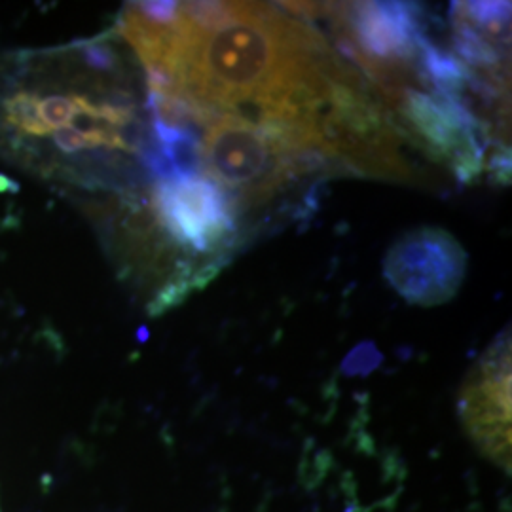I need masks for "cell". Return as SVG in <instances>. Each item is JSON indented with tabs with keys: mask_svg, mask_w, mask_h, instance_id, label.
Listing matches in <instances>:
<instances>
[{
	"mask_svg": "<svg viewBox=\"0 0 512 512\" xmlns=\"http://www.w3.org/2000/svg\"><path fill=\"white\" fill-rule=\"evenodd\" d=\"M154 112L109 38L0 55V156L92 190L145 183Z\"/></svg>",
	"mask_w": 512,
	"mask_h": 512,
	"instance_id": "cell-1",
	"label": "cell"
},
{
	"mask_svg": "<svg viewBox=\"0 0 512 512\" xmlns=\"http://www.w3.org/2000/svg\"><path fill=\"white\" fill-rule=\"evenodd\" d=\"M202 171L226 190L239 211L274 198L289 177L274 139L236 114H219L200 139Z\"/></svg>",
	"mask_w": 512,
	"mask_h": 512,
	"instance_id": "cell-2",
	"label": "cell"
},
{
	"mask_svg": "<svg viewBox=\"0 0 512 512\" xmlns=\"http://www.w3.org/2000/svg\"><path fill=\"white\" fill-rule=\"evenodd\" d=\"M238 205L205 175L156 179L152 217L171 243L192 253H217L236 236Z\"/></svg>",
	"mask_w": 512,
	"mask_h": 512,
	"instance_id": "cell-3",
	"label": "cell"
},
{
	"mask_svg": "<svg viewBox=\"0 0 512 512\" xmlns=\"http://www.w3.org/2000/svg\"><path fill=\"white\" fill-rule=\"evenodd\" d=\"M467 272V253L442 228L421 226L397 239L384 260L389 285L406 302L439 306L452 300Z\"/></svg>",
	"mask_w": 512,
	"mask_h": 512,
	"instance_id": "cell-4",
	"label": "cell"
},
{
	"mask_svg": "<svg viewBox=\"0 0 512 512\" xmlns=\"http://www.w3.org/2000/svg\"><path fill=\"white\" fill-rule=\"evenodd\" d=\"M461 412L476 442L490 456L507 463L509 456V423H511V372L509 344H499L480 366L473 384L465 387Z\"/></svg>",
	"mask_w": 512,
	"mask_h": 512,
	"instance_id": "cell-5",
	"label": "cell"
},
{
	"mask_svg": "<svg viewBox=\"0 0 512 512\" xmlns=\"http://www.w3.org/2000/svg\"><path fill=\"white\" fill-rule=\"evenodd\" d=\"M452 21H454V42L459 57H463L471 67H478L484 71H494L501 61V54L497 46L492 44L484 35H480L475 27L463 18L452 4Z\"/></svg>",
	"mask_w": 512,
	"mask_h": 512,
	"instance_id": "cell-6",
	"label": "cell"
},
{
	"mask_svg": "<svg viewBox=\"0 0 512 512\" xmlns=\"http://www.w3.org/2000/svg\"><path fill=\"white\" fill-rule=\"evenodd\" d=\"M459 14L467 19L480 35L492 44L509 40L511 4L509 2H461L456 4Z\"/></svg>",
	"mask_w": 512,
	"mask_h": 512,
	"instance_id": "cell-7",
	"label": "cell"
},
{
	"mask_svg": "<svg viewBox=\"0 0 512 512\" xmlns=\"http://www.w3.org/2000/svg\"><path fill=\"white\" fill-rule=\"evenodd\" d=\"M380 363H382L380 351L374 348L372 342H365L349 353L348 359L342 365V370L349 376H359V374H368Z\"/></svg>",
	"mask_w": 512,
	"mask_h": 512,
	"instance_id": "cell-8",
	"label": "cell"
},
{
	"mask_svg": "<svg viewBox=\"0 0 512 512\" xmlns=\"http://www.w3.org/2000/svg\"><path fill=\"white\" fill-rule=\"evenodd\" d=\"M0 512H2V511H0Z\"/></svg>",
	"mask_w": 512,
	"mask_h": 512,
	"instance_id": "cell-9",
	"label": "cell"
}]
</instances>
